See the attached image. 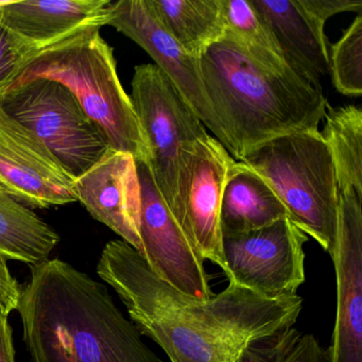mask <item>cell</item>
<instances>
[{"mask_svg": "<svg viewBox=\"0 0 362 362\" xmlns=\"http://www.w3.org/2000/svg\"><path fill=\"white\" fill-rule=\"evenodd\" d=\"M97 273L170 362H274L303 308L298 294L268 298L234 283L207 300L192 298L160 279L124 240L107 243Z\"/></svg>", "mask_w": 362, "mask_h": 362, "instance_id": "cell-1", "label": "cell"}, {"mask_svg": "<svg viewBox=\"0 0 362 362\" xmlns=\"http://www.w3.org/2000/svg\"><path fill=\"white\" fill-rule=\"evenodd\" d=\"M18 310L33 362H163L107 288L62 260L31 267Z\"/></svg>", "mask_w": 362, "mask_h": 362, "instance_id": "cell-2", "label": "cell"}, {"mask_svg": "<svg viewBox=\"0 0 362 362\" xmlns=\"http://www.w3.org/2000/svg\"><path fill=\"white\" fill-rule=\"evenodd\" d=\"M199 62L205 92L235 160L271 139L320 131L327 111L325 96L291 69L264 66L226 37Z\"/></svg>", "mask_w": 362, "mask_h": 362, "instance_id": "cell-3", "label": "cell"}, {"mask_svg": "<svg viewBox=\"0 0 362 362\" xmlns=\"http://www.w3.org/2000/svg\"><path fill=\"white\" fill-rule=\"evenodd\" d=\"M35 79L63 84L105 133L111 149L131 154L136 162H149L145 135L118 77L113 49L101 37L100 29H90L37 52L8 92Z\"/></svg>", "mask_w": 362, "mask_h": 362, "instance_id": "cell-4", "label": "cell"}, {"mask_svg": "<svg viewBox=\"0 0 362 362\" xmlns=\"http://www.w3.org/2000/svg\"><path fill=\"white\" fill-rule=\"evenodd\" d=\"M240 162L270 186L289 219L330 255L336 236L339 188L320 131L271 139Z\"/></svg>", "mask_w": 362, "mask_h": 362, "instance_id": "cell-5", "label": "cell"}, {"mask_svg": "<svg viewBox=\"0 0 362 362\" xmlns=\"http://www.w3.org/2000/svg\"><path fill=\"white\" fill-rule=\"evenodd\" d=\"M131 86V101L149 150L148 164L163 200L180 224L186 154L209 133L156 64L135 67Z\"/></svg>", "mask_w": 362, "mask_h": 362, "instance_id": "cell-6", "label": "cell"}, {"mask_svg": "<svg viewBox=\"0 0 362 362\" xmlns=\"http://www.w3.org/2000/svg\"><path fill=\"white\" fill-rule=\"evenodd\" d=\"M8 115L31 131L74 177L94 166L110 149L101 129L75 95L59 82L35 79L0 99Z\"/></svg>", "mask_w": 362, "mask_h": 362, "instance_id": "cell-7", "label": "cell"}, {"mask_svg": "<svg viewBox=\"0 0 362 362\" xmlns=\"http://www.w3.org/2000/svg\"><path fill=\"white\" fill-rule=\"evenodd\" d=\"M307 241L308 236L288 217L259 230L223 235L228 281L264 298L296 296L305 281Z\"/></svg>", "mask_w": 362, "mask_h": 362, "instance_id": "cell-8", "label": "cell"}, {"mask_svg": "<svg viewBox=\"0 0 362 362\" xmlns=\"http://www.w3.org/2000/svg\"><path fill=\"white\" fill-rule=\"evenodd\" d=\"M141 185L139 235L148 266L163 281L192 298L214 296L201 257L163 200L149 164L136 162Z\"/></svg>", "mask_w": 362, "mask_h": 362, "instance_id": "cell-9", "label": "cell"}, {"mask_svg": "<svg viewBox=\"0 0 362 362\" xmlns=\"http://www.w3.org/2000/svg\"><path fill=\"white\" fill-rule=\"evenodd\" d=\"M234 163L226 147L209 134L192 146L181 175L180 226L201 257L217 264L226 274L220 209Z\"/></svg>", "mask_w": 362, "mask_h": 362, "instance_id": "cell-10", "label": "cell"}, {"mask_svg": "<svg viewBox=\"0 0 362 362\" xmlns=\"http://www.w3.org/2000/svg\"><path fill=\"white\" fill-rule=\"evenodd\" d=\"M0 188L28 209L77 202L75 177L26 127L0 107Z\"/></svg>", "mask_w": 362, "mask_h": 362, "instance_id": "cell-11", "label": "cell"}, {"mask_svg": "<svg viewBox=\"0 0 362 362\" xmlns=\"http://www.w3.org/2000/svg\"><path fill=\"white\" fill-rule=\"evenodd\" d=\"M107 26L132 40L153 59L203 126L228 150L226 134L205 92L200 62L186 54L163 28L146 0L111 3Z\"/></svg>", "mask_w": 362, "mask_h": 362, "instance_id": "cell-12", "label": "cell"}, {"mask_svg": "<svg viewBox=\"0 0 362 362\" xmlns=\"http://www.w3.org/2000/svg\"><path fill=\"white\" fill-rule=\"evenodd\" d=\"M361 197L339 192L336 236L330 257L337 281V309L330 362H362Z\"/></svg>", "mask_w": 362, "mask_h": 362, "instance_id": "cell-13", "label": "cell"}, {"mask_svg": "<svg viewBox=\"0 0 362 362\" xmlns=\"http://www.w3.org/2000/svg\"><path fill=\"white\" fill-rule=\"evenodd\" d=\"M75 192L94 219L141 252V185L131 154L110 148L99 162L76 177Z\"/></svg>", "mask_w": 362, "mask_h": 362, "instance_id": "cell-14", "label": "cell"}, {"mask_svg": "<svg viewBox=\"0 0 362 362\" xmlns=\"http://www.w3.org/2000/svg\"><path fill=\"white\" fill-rule=\"evenodd\" d=\"M109 0L0 1L4 24L37 52L110 21Z\"/></svg>", "mask_w": 362, "mask_h": 362, "instance_id": "cell-15", "label": "cell"}, {"mask_svg": "<svg viewBox=\"0 0 362 362\" xmlns=\"http://www.w3.org/2000/svg\"><path fill=\"white\" fill-rule=\"evenodd\" d=\"M266 23L290 69L313 88L329 73L324 26L300 6V0H251Z\"/></svg>", "mask_w": 362, "mask_h": 362, "instance_id": "cell-16", "label": "cell"}, {"mask_svg": "<svg viewBox=\"0 0 362 362\" xmlns=\"http://www.w3.org/2000/svg\"><path fill=\"white\" fill-rule=\"evenodd\" d=\"M284 217H288L287 209L270 186L243 162L235 160L222 194V236L259 230Z\"/></svg>", "mask_w": 362, "mask_h": 362, "instance_id": "cell-17", "label": "cell"}, {"mask_svg": "<svg viewBox=\"0 0 362 362\" xmlns=\"http://www.w3.org/2000/svg\"><path fill=\"white\" fill-rule=\"evenodd\" d=\"M146 3L180 47L198 60L226 35L224 0H146Z\"/></svg>", "mask_w": 362, "mask_h": 362, "instance_id": "cell-18", "label": "cell"}, {"mask_svg": "<svg viewBox=\"0 0 362 362\" xmlns=\"http://www.w3.org/2000/svg\"><path fill=\"white\" fill-rule=\"evenodd\" d=\"M58 233L0 188V255L37 266L49 259Z\"/></svg>", "mask_w": 362, "mask_h": 362, "instance_id": "cell-19", "label": "cell"}, {"mask_svg": "<svg viewBox=\"0 0 362 362\" xmlns=\"http://www.w3.org/2000/svg\"><path fill=\"white\" fill-rule=\"evenodd\" d=\"M320 131L336 173L339 192L355 190L362 198V110L357 105L329 107Z\"/></svg>", "mask_w": 362, "mask_h": 362, "instance_id": "cell-20", "label": "cell"}, {"mask_svg": "<svg viewBox=\"0 0 362 362\" xmlns=\"http://www.w3.org/2000/svg\"><path fill=\"white\" fill-rule=\"evenodd\" d=\"M224 37L236 42L256 62L272 69H289L251 0H224Z\"/></svg>", "mask_w": 362, "mask_h": 362, "instance_id": "cell-21", "label": "cell"}, {"mask_svg": "<svg viewBox=\"0 0 362 362\" xmlns=\"http://www.w3.org/2000/svg\"><path fill=\"white\" fill-rule=\"evenodd\" d=\"M329 73L334 88L345 96L362 95V16L351 23L341 39L332 46Z\"/></svg>", "mask_w": 362, "mask_h": 362, "instance_id": "cell-22", "label": "cell"}, {"mask_svg": "<svg viewBox=\"0 0 362 362\" xmlns=\"http://www.w3.org/2000/svg\"><path fill=\"white\" fill-rule=\"evenodd\" d=\"M37 52L8 29L0 16V99L5 96L21 69Z\"/></svg>", "mask_w": 362, "mask_h": 362, "instance_id": "cell-23", "label": "cell"}, {"mask_svg": "<svg viewBox=\"0 0 362 362\" xmlns=\"http://www.w3.org/2000/svg\"><path fill=\"white\" fill-rule=\"evenodd\" d=\"M274 362H330V357L313 334H303L296 329Z\"/></svg>", "mask_w": 362, "mask_h": 362, "instance_id": "cell-24", "label": "cell"}, {"mask_svg": "<svg viewBox=\"0 0 362 362\" xmlns=\"http://www.w3.org/2000/svg\"><path fill=\"white\" fill-rule=\"evenodd\" d=\"M300 4L324 25L328 18L341 12H362V0H300Z\"/></svg>", "mask_w": 362, "mask_h": 362, "instance_id": "cell-25", "label": "cell"}, {"mask_svg": "<svg viewBox=\"0 0 362 362\" xmlns=\"http://www.w3.org/2000/svg\"><path fill=\"white\" fill-rule=\"evenodd\" d=\"M7 260L0 255V313L8 317L11 311L18 310L23 288L10 273Z\"/></svg>", "mask_w": 362, "mask_h": 362, "instance_id": "cell-26", "label": "cell"}, {"mask_svg": "<svg viewBox=\"0 0 362 362\" xmlns=\"http://www.w3.org/2000/svg\"><path fill=\"white\" fill-rule=\"evenodd\" d=\"M12 329L7 315L0 313V362H16Z\"/></svg>", "mask_w": 362, "mask_h": 362, "instance_id": "cell-27", "label": "cell"}]
</instances>
